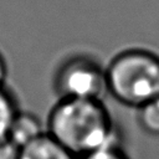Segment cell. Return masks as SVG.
Masks as SVG:
<instances>
[{"instance_id": "6da1fadb", "label": "cell", "mask_w": 159, "mask_h": 159, "mask_svg": "<svg viewBox=\"0 0 159 159\" xmlns=\"http://www.w3.org/2000/svg\"><path fill=\"white\" fill-rule=\"evenodd\" d=\"M46 133L76 158L122 145L120 133L102 101L60 98L48 114Z\"/></svg>"}, {"instance_id": "7a4b0ae2", "label": "cell", "mask_w": 159, "mask_h": 159, "mask_svg": "<svg viewBox=\"0 0 159 159\" xmlns=\"http://www.w3.org/2000/svg\"><path fill=\"white\" fill-rule=\"evenodd\" d=\"M107 87L119 103L139 108L159 97V56L143 48L118 53L106 67Z\"/></svg>"}, {"instance_id": "3957f363", "label": "cell", "mask_w": 159, "mask_h": 159, "mask_svg": "<svg viewBox=\"0 0 159 159\" xmlns=\"http://www.w3.org/2000/svg\"><path fill=\"white\" fill-rule=\"evenodd\" d=\"M53 84L60 98L103 101L108 93L106 68L84 55L66 60L58 67Z\"/></svg>"}, {"instance_id": "277c9868", "label": "cell", "mask_w": 159, "mask_h": 159, "mask_svg": "<svg viewBox=\"0 0 159 159\" xmlns=\"http://www.w3.org/2000/svg\"><path fill=\"white\" fill-rule=\"evenodd\" d=\"M46 133V127H43L40 118L30 112L19 111L16 114L10 130L7 139L17 148H22L31 142L40 138Z\"/></svg>"}, {"instance_id": "5b68a950", "label": "cell", "mask_w": 159, "mask_h": 159, "mask_svg": "<svg viewBox=\"0 0 159 159\" xmlns=\"http://www.w3.org/2000/svg\"><path fill=\"white\" fill-rule=\"evenodd\" d=\"M16 159H77L50 134L45 133L36 140L19 149Z\"/></svg>"}, {"instance_id": "8992f818", "label": "cell", "mask_w": 159, "mask_h": 159, "mask_svg": "<svg viewBox=\"0 0 159 159\" xmlns=\"http://www.w3.org/2000/svg\"><path fill=\"white\" fill-rule=\"evenodd\" d=\"M19 111L14 94L5 86L0 87V140L7 138L10 127Z\"/></svg>"}, {"instance_id": "52a82bcc", "label": "cell", "mask_w": 159, "mask_h": 159, "mask_svg": "<svg viewBox=\"0 0 159 159\" xmlns=\"http://www.w3.org/2000/svg\"><path fill=\"white\" fill-rule=\"evenodd\" d=\"M137 119L143 132L159 137V97L137 108Z\"/></svg>"}, {"instance_id": "ba28073f", "label": "cell", "mask_w": 159, "mask_h": 159, "mask_svg": "<svg viewBox=\"0 0 159 159\" xmlns=\"http://www.w3.org/2000/svg\"><path fill=\"white\" fill-rule=\"evenodd\" d=\"M77 159H130V158L128 157L123 147L119 145V147H111V148L96 150L86 155L78 157Z\"/></svg>"}, {"instance_id": "9c48e42d", "label": "cell", "mask_w": 159, "mask_h": 159, "mask_svg": "<svg viewBox=\"0 0 159 159\" xmlns=\"http://www.w3.org/2000/svg\"><path fill=\"white\" fill-rule=\"evenodd\" d=\"M19 149L6 138L0 140V159H16Z\"/></svg>"}, {"instance_id": "30bf717a", "label": "cell", "mask_w": 159, "mask_h": 159, "mask_svg": "<svg viewBox=\"0 0 159 159\" xmlns=\"http://www.w3.org/2000/svg\"><path fill=\"white\" fill-rule=\"evenodd\" d=\"M6 75H7V66H6V61H5L4 56L0 53V87H4V86H5Z\"/></svg>"}]
</instances>
